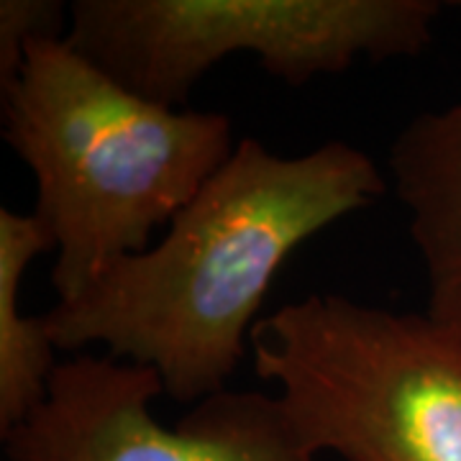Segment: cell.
Returning a JSON list of instances; mask_svg holds the SVG:
<instances>
[{"label": "cell", "mask_w": 461, "mask_h": 461, "mask_svg": "<svg viewBox=\"0 0 461 461\" xmlns=\"http://www.w3.org/2000/svg\"><path fill=\"white\" fill-rule=\"evenodd\" d=\"M438 0H77L65 41L144 98L180 108L211 67L254 54L300 87L359 59L418 57Z\"/></svg>", "instance_id": "277c9868"}, {"label": "cell", "mask_w": 461, "mask_h": 461, "mask_svg": "<svg viewBox=\"0 0 461 461\" xmlns=\"http://www.w3.org/2000/svg\"><path fill=\"white\" fill-rule=\"evenodd\" d=\"M387 190L372 157L346 141L285 157L244 136L157 244L57 300L44 315L51 344L105 346L157 372L172 400L198 405L229 390L285 259Z\"/></svg>", "instance_id": "6da1fadb"}, {"label": "cell", "mask_w": 461, "mask_h": 461, "mask_svg": "<svg viewBox=\"0 0 461 461\" xmlns=\"http://www.w3.org/2000/svg\"><path fill=\"white\" fill-rule=\"evenodd\" d=\"M162 393L147 366L59 362L44 402L0 433L5 461H315L277 395L223 390L167 429L151 415Z\"/></svg>", "instance_id": "5b68a950"}, {"label": "cell", "mask_w": 461, "mask_h": 461, "mask_svg": "<svg viewBox=\"0 0 461 461\" xmlns=\"http://www.w3.org/2000/svg\"><path fill=\"white\" fill-rule=\"evenodd\" d=\"M3 139L32 169L59 300L87 290L195 198L239 139L229 115L144 98L59 39L3 90Z\"/></svg>", "instance_id": "7a4b0ae2"}, {"label": "cell", "mask_w": 461, "mask_h": 461, "mask_svg": "<svg viewBox=\"0 0 461 461\" xmlns=\"http://www.w3.org/2000/svg\"><path fill=\"white\" fill-rule=\"evenodd\" d=\"M387 169L426 267L429 315L461 330V103L408 121Z\"/></svg>", "instance_id": "8992f818"}, {"label": "cell", "mask_w": 461, "mask_h": 461, "mask_svg": "<svg viewBox=\"0 0 461 461\" xmlns=\"http://www.w3.org/2000/svg\"><path fill=\"white\" fill-rule=\"evenodd\" d=\"M54 249L33 213L0 208V433L18 426L47 397L54 359L47 318L23 315L18 287L32 262Z\"/></svg>", "instance_id": "52a82bcc"}, {"label": "cell", "mask_w": 461, "mask_h": 461, "mask_svg": "<svg viewBox=\"0 0 461 461\" xmlns=\"http://www.w3.org/2000/svg\"><path fill=\"white\" fill-rule=\"evenodd\" d=\"M69 11L59 0H3L0 3V90L16 80L26 50L39 39L65 36Z\"/></svg>", "instance_id": "ba28073f"}, {"label": "cell", "mask_w": 461, "mask_h": 461, "mask_svg": "<svg viewBox=\"0 0 461 461\" xmlns=\"http://www.w3.org/2000/svg\"><path fill=\"white\" fill-rule=\"evenodd\" d=\"M254 372L313 454L461 461V330L429 313L308 295L257 321Z\"/></svg>", "instance_id": "3957f363"}]
</instances>
